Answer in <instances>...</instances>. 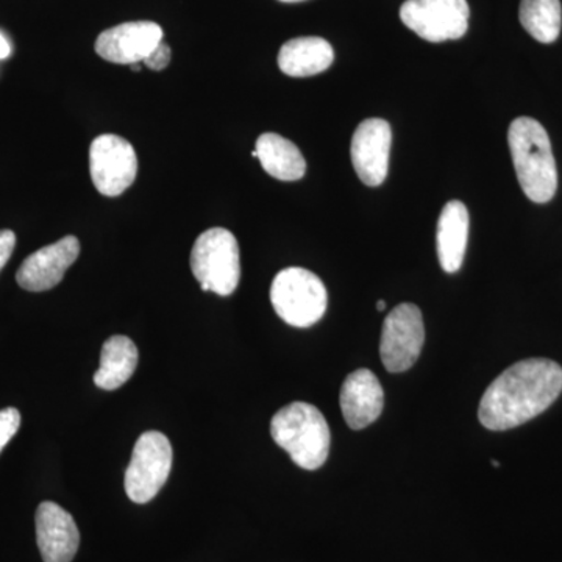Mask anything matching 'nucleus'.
I'll use <instances>...</instances> for the list:
<instances>
[{"label": "nucleus", "instance_id": "nucleus-1", "mask_svg": "<svg viewBox=\"0 0 562 562\" xmlns=\"http://www.w3.org/2000/svg\"><path fill=\"white\" fill-rule=\"evenodd\" d=\"M561 392L562 368L558 362L546 358L519 361L484 391L479 419L487 430H512L550 408Z\"/></svg>", "mask_w": 562, "mask_h": 562}, {"label": "nucleus", "instance_id": "nucleus-2", "mask_svg": "<svg viewBox=\"0 0 562 562\" xmlns=\"http://www.w3.org/2000/svg\"><path fill=\"white\" fill-rule=\"evenodd\" d=\"M508 143L525 195L536 203L552 201L558 190L557 161L542 124L532 117H517L509 125Z\"/></svg>", "mask_w": 562, "mask_h": 562}, {"label": "nucleus", "instance_id": "nucleus-3", "mask_svg": "<svg viewBox=\"0 0 562 562\" xmlns=\"http://www.w3.org/2000/svg\"><path fill=\"white\" fill-rule=\"evenodd\" d=\"M271 435L277 446L305 471H317L330 453V428L324 414L310 403L294 402L281 408L272 417Z\"/></svg>", "mask_w": 562, "mask_h": 562}, {"label": "nucleus", "instance_id": "nucleus-4", "mask_svg": "<svg viewBox=\"0 0 562 562\" xmlns=\"http://www.w3.org/2000/svg\"><path fill=\"white\" fill-rule=\"evenodd\" d=\"M191 271L202 291L227 297L241 279L239 246L227 228H210L195 239L191 251Z\"/></svg>", "mask_w": 562, "mask_h": 562}, {"label": "nucleus", "instance_id": "nucleus-5", "mask_svg": "<svg viewBox=\"0 0 562 562\" xmlns=\"http://www.w3.org/2000/svg\"><path fill=\"white\" fill-rule=\"evenodd\" d=\"M271 302L280 319L288 325L308 328L327 312L328 294L316 273L288 268L272 281Z\"/></svg>", "mask_w": 562, "mask_h": 562}, {"label": "nucleus", "instance_id": "nucleus-6", "mask_svg": "<svg viewBox=\"0 0 562 562\" xmlns=\"http://www.w3.org/2000/svg\"><path fill=\"white\" fill-rule=\"evenodd\" d=\"M172 469V446L160 431H147L133 447L125 471V492L132 502L144 505L157 497Z\"/></svg>", "mask_w": 562, "mask_h": 562}, {"label": "nucleus", "instance_id": "nucleus-7", "mask_svg": "<svg viewBox=\"0 0 562 562\" xmlns=\"http://www.w3.org/2000/svg\"><path fill=\"white\" fill-rule=\"evenodd\" d=\"M425 342L424 317L419 306L401 303L384 319L380 355L384 368L391 373L412 369L419 360Z\"/></svg>", "mask_w": 562, "mask_h": 562}, {"label": "nucleus", "instance_id": "nucleus-8", "mask_svg": "<svg viewBox=\"0 0 562 562\" xmlns=\"http://www.w3.org/2000/svg\"><path fill=\"white\" fill-rule=\"evenodd\" d=\"M469 16L468 0H406L401 9L403 24L430 43L462 38Z\"/></svg>", "mask_w": 562, "mask_h": 562}, {"label": "nucleus", "instance_id": "nucleus-9", "mask_svg": "<svg viewBox=\"0 0 562 562\" xmlns=\"http://www.w3.org/2000/svg\"><path fill=\"white\" fill-rule=\"evenodd\" d=\"M90 172L95 190L106 198H117L136 180L138 157L127 139L101 135L91 143Z\"/></svg>", "mask_w": 562, "mask_h": 562}, {"label": "nucleus", "instance_id": "nucleus-10", "mask_svg": "<svg viewBox=\"0 0 562 562\" xmlns=\"http://www.w3.org/2000/svg\"><path fill=\"white\" fill-rule=\"evenodd\" d=\"M391 140V125L379 117L362 121L355 131L350 146L351 162L368 187H380L386 180Z\"/></svg>", "mask_w": 562, "mask_h": 562}, {"label": "nucleus", "instance_id": "nucleus-11", "mask_svg": "<svg viewBox=\"0 0 562 562\" xmlns=\"http://www.w3.org/2000/svg\"><path fill=\"white\" fill-rule=\"evenodd\" d=\"M162 41V29L150 21L125 22L102 32L95 54L116 65L143 63Z\"/></svg>", "mask_w": 562, "mask_h": 562}, {"label": "nucleus", "instance_id": "nucleus-12", "mask_svg": "<svg viewBox=\"0 0 562 562\" xmlns=\"http://www.w3.org/2000/svg\"><path fill=\"white\" fill-rule=\"evenodd\" d=\"M80 255V241L66 236L25 258L16 273L18 284L31 292L49 291L65 279V273Z\"/></svg>", "mask_w": 562, "mask_h": 562}, {"label": "nucleus", "instance_id": "nucleus-13", "mask_svg": "<svg viewBox=\"0 0 562 562\" xmlns=\"http://www.w3.org/2000/svg\"><path fill=\"white\" fill-rule=\"evenodd\" d=\"M36 541L44 562H70L80 546L76 520L54 502H43L36 509Z\"/></svg>", "mask_w": 562, "mask_h": 562}, {"label": "nucleus", "instance_id": "nucleus-14", "mask_svg": "<svg viewBox=\"0 0 562 562\" xmlns=\"http://www.w3.org/2000/svg\"><path fill=\"white\" fill-rule=\"evenodd\" d=\"M339 403L347 425L353 430H362L382 416V383L369 369H358L349 373L342 383Z\"/></svg>", "mask_w": 562, "mask_h": 562}, {"label": "nucleus", "instance_id": "nucleus-15", "mask_svg": "<svg viewBox=\"0 0 562 562\" xmlns=\"http://www.w3.org/2000/svg\"><path fill=\"white\" fill-rule=\"evenodd\" d=\"M469 211L460 201L447 203L438 221V258L447 273L460 271L469 239Z\"/></svg>", "mask_w": 562, "mask_h": 562}, {"label": "nucleus", "instance_id": "nucleus-16", "mask_svg": "<svg viewBox=\"0 0 562 562\" xmlns=\"http://www.w3.org/2000/svg\"><path fill=\"white\" fill-rule=\"evenodd\" d=\"M335 60L331 44L317 36L294 38L281 46L279 66L290 77H312L330 68Z\"/></svg>", "mask_w": 562, "mask_h": 562}, {"label": "nucleus", "instance_id": "nucleus-17", "mask_svg": "<svg viewBox=\"0 0 562 562\" xmlns=\"http://www.w3.org/2000/svg\"><path fill=\"white\" fill-rule=\"evenodd\" d=\"M138 347L127 336H111L102 346L101 368L94 373L95 386L120 390L138 368Z\"/></svg>", "mask_w": 562, "mask_h": 562}, {"label": "nucleus", "instance_id": "nucleus-18", "mask_svg": "<svg viewBox=\"0 0 562 562\" xmlns=\"http://www.w3.org/2000/svg\"><path fill=\"white\" fill-rule=\"evenodd\" d=\"M255 150H257L262 169L273 179L295 181L305 176V158L290 139L283 138L277 133H265L257 139Z\"/></svg>", "mask_w": 562, "mask_h": 562}, {"label": "nucleus", "instance_id": "nucleus-19", "mask_svg": "<svg viewBox=\"0 0 562 562\" xmlns=\"http://www.w3.org/2000/svg\"><path fill=\"white\" fill-rule=\"evenodd\" d=\"M519 18L525 31L539 43H554L560 36L562 24L560 0H522Z\"/></svg>", "mask_w": 562, "mask_h": 562}, {"label": "nucleus", "instance_id": "nucleus-20", "mask_svg": "<svg viewBox=\"0 0 562 562\" xmlns=\"http://www.w3.org/2000/svg\"><path fill=\"white\" fill-rule=\"evenodd\" d=\"M20 427L21 413L16 408H5L0 412V453L16 435Z\"/></svg>", "mask_w": 562, "mask_h": 562}, {"label": "nucleus", "instance_id": "nucleus-21", "mask_svg": "<svg viewBox=\"0 0 562 562\" xmlns=\"http://www.w3.org/2000/svg\"><path fill=\"white\" fill-rule=\"evenodd\" d=\"M172 58V52L171 47L168 46L166 43L158 44L157 47H155L154 52L149 55V57L146 58V60L143 61L144 66H147V68L151 70H162L168 68L169 63H171Z\"/></svg>", "mask_w": 562, "mask_h": 562}, {"label": "nucleus", "instance_id": "nucleus-22", "mask_svg": "<svg viewBox=\"0 0 562 562\" xmlns=\"http://www.w3.org/2000/svg\"><path fill=\"white\" fill-rule=\"evenodd\" d=\"M16 246V235L11 231H0V271L5 268Z\"/></svg>", "mask_w": 562, "mask_h": 562}, {"label": "nucleus", "instance_id": "nucleus-23", "mask_svg": "<svg viewBox=\"0 0 562 562\" xmlns=\"http://www.w3.org/2000/svg\"><path fill=\"white\" fill-rule=\"evenodd\" d=\"M11 54V47L9 41L3 38L2 33H0V60H5L9 58Z\"/></svg>", "mask_w": 562, "mask_h": 562}, {"label": "nucleus", "instance_id": "nucleus-24", "mask_svg": "<svg viewBox=\"0 0 562 562\" xmlns=\"http://www.w3.org/2000/svg\"><path fill=\"white\" fill-rule=\"evenodd\" d=\"M376 308H379V312H383V310L386 308V302H384V301L376 302Z\"/></svg>", "mask_w": 562, "mask_h": 562}, {"label": "nucleus", "instance_id": "nucleus-25", "mask_svg": "<svg viewBox=\"0 0 562 562\" xmlns=\"http://www.w3.org/2000/svg\"><path fill=\"white\" fill-rule=\"evenodd\" d=\"M280 2L295 3V2H303V0H280Z\"/></svg>", "mask_w": 562, "mask_h": 562}, {"label": "nucleus", "instance_id": "nucleus-26", "mask_svg": "<svg viewBox=\"0 0 562 562\" xmlns=\"http://www.w3.org/2000/svg\"><path fill=\"white\" fill-rule=\"evenodd\" d=\"M492 468H501V462L492 460Z\"/></svg>", "mask_w": 562, "mask_h": 562}, {"label": "nucleus", "instance_id": "nucleus-27", "mask_svg": "<svg viewBox=\"0 0 562 562\" xmlns=\"http://www.w3.org/2000/svg\"><path fill=\"white\" fill-rule=\"evenodd\" d=\"M251 157H254V158H258L257 150L251 151Z\"/></svg>", "mask_w": 562, "mask_h": 562}]
</instances>
